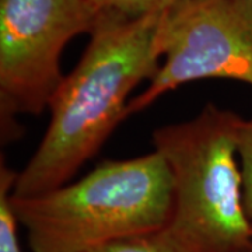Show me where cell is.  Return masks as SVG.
<instances>
[{
  "label": "cell",
  "mask_w": 252,
  "mask_h": 252,
  "mask_svg": "<svg viewBox=\"0 0 252 252\" xmlns=\"http://www.w3.org/2000/svg\"><path fill=\"white\" fill-rule=\"evenodd\" d=\"M165 10L140 17L98 13L76 67L49 102V124L18 171L13 196H34L70 182L122 121L129 95L161 63L158 34Z\"/></svg>",
  "instance_id": "cell-1"
},
{
  "label": "cell",
  "mask_w": 252,
  "mask_h": 252,
  "mask_svg": "<svg viewBox=\"0 0 252 252\" xmlns=\"http://www.w3.org/2000/svg\"><path fill=\"white\" fill-rule=\"evenodd\" d=\"M243 121L231 109L206 104L198 115L152 135L171 172L167 230L185 252H241L252 240L238 160Z\"/></svg>",
  "instance_id": "cell-3"
},
{
  "label": "cell",
  "mask_w": 252,
  "mask_h": 252,
  "mask_svg": "<svg viewBox=\"0 0 252 252\" xmlns=\"http://www.w3.org/2000/svg\"><path fill=\"white\" fill-rule=\"evenodd\" d=\"M32 252H89L165 228L170 168L158 152L105 160L77 181L34 196H11Z\"/></svg>",
  "instance_id": "cell-2"
},
{
  "label": "cell",
  "mask_w": 252,
  "mask_h": 252,
  "mask_svg": "<svg viewBox=\"0 0 252 252\" xmlns=\"http://www.w3.org/2000/svg\"><path fill=\"white\" fill-rule=\"evenodd\" d=\"M98 13L89 0H0L1 135L17 136L18 115H39L64 79L66 45L90 34Z\"/></svg>",
  "instance_id": "cell-4"
},
{
  "label": "cell",
  "mask_w": 252,
  "mask_h": 252,
  "mask_svg": "<svg viewBox=\"0 0 252 252\" xmlns=\"http://www.w3.org/2000/svg\"><path fill=\"white\" fill-rule=\"evenodd\" d=\"M97 13L112 11L127 17H140L172 7L181 0H89Z\"/></svg>",
  "instance_id": "cell-8"
},
{
  "label": "cell",
  "mask_w": 252,
  "mask_h": 252,
  "mask_svg": "<svg viewBox=\"0 0 252 252\" xmlns=\"http://www.w3.org/2000/svg\"><path fill=\"white\" fill-rule=\"evenodd\" d=\"M241 252H252V240L250 241V243H248V245H247V247H245V248H244Z\"/></svg>",
  "instance_id": "cell-10"
},
{
  "label": "cell",
  "mask_w": 252,
  "mask_h": 252,
  "mask_svg": "<svg viewBox=\"0 0 252 252\" xmlns=\"http://www.w3.org/2000/svg\"><path fill=\"white\" fill-rule=\"evenodd\" d=\"M89 252H185L178 241L162 228L156 233L136 235L101 245Z\"/></svg>",
  "instance_id": "cell-7"
},
{
  "label": "cell",
  "mask_w": 252,
  "mask_h": 252,
  "mask_svg": "<svg viewBox=\"0 0 252 252\" xmlns=\"http://www.w3.org/2000/svg\"><path fill=\"white\" fill-rule=\"evenodd\" d=\"M238 160L243 175L244 206L252 220V115L244 118L238 139Z\"/></svg>",
  "instance_id": "cell-9"
},
{
  "label": "cell",
  "mask_w": 252,
  "mask_h": 252,
  "mask_svg": "<svg viewBox=\"0 0 252 252\" xmlns=\"http://www.w3.org/2000/svg\"><path fill=\"white\" fill-rule=\"evenodd\" d=\"M160 67L126 118L142 112L182 84L227 79L252 86V0H181L165 10Z\"/></svg>",
  "instance_id": "cell-5"
},
{
  "label": "cell",
  "mask_w": 252,
  "mask_h": 252,
  "mask_svg": "<svg viewBox=\"0 0 252 252\" xmlns=\"http://www.w3.org/2000/svg\"><path fill=\"white\" fill-rule=\"evenodd\" d=\"M18 171L11 170L1 157L0 167V252H24L20 243V221L11 196Z\"/></svg>",
  "instance_id": "cell-6"
}]
</instances>
